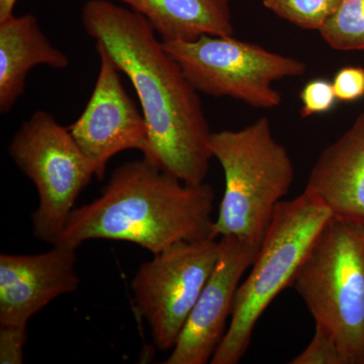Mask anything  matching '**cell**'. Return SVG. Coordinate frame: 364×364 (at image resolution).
<instances>
[{
  "mask_svg": "<svg viewBox=\"0 0 364 364\" xmlns=\"http://www.w3.org/2000/svg\"><path fill=\"white\" fill-rule=\"evenodd\" d=\"M82 23L135 88L149 129L144 158L184 183H205L212 132L198 91L149 21L107 0H88Z\"/></svg>",
  "mask_w": 364,
  "mask_h": 364,
  "instance_id": "obj_1",
  "label": "cell"
},
{
  "mask_svg": "<svg viewBox=\"0 0 364 364\" xmlns=\"http://www.w3.org/2000/svg\"><path fill=\"white\" fill-rule=\"evenodd\" d=\"M214 200L205 182L184 183L145 158L126 162L100 198L72 210L56 245L77 250L92 239L127 241L155 255L178 242L217 239Z\"/></svg>",
  "mask_w": 364,
  "mask_h": 364,
  "instance_id": "obj_2",
  "label": "cell"
},
{
  "mask_svg": "<svg viewBox=\"0 0 364 364\" xmlns=\"http://www.w3.org/2000/svg\"><path fill=\"white\" fill-rule=\"evenodd\" d=\"M210 148L225 176L215 236L235 237L260 248L294 182L287 148L275 140L265 117L241 130L212 133Z\"/></svg>",
  "mask_w": 364,
  "mask_h": 364,
  "instance_id": "obj_3",
  "label": "cell"
},
{
  "mask_svg": "<svg viewBox=\"0 0 364 364\" xmlns=\"http://www.w3.org/2000/svg\"><path fill=\"white\" fill-rule=\"evenodd\" d=\"M332 215L323 200L306 191L279 203L250 273L237 291L231 324L210 363H240L261 316L277 294L293 286L299 267Z\"/></svg>",
  "mask_w": 364,
  "mask_h": 364,
  "instance_id": "obj_4",
  "label": "cell"
},
{
  "mask_svg": "<svg viewBox=\"0 0 364 364\" xmlns=\"http://www.w3.org/2000/svg\"><path fill=\"white\" fill-rule=\"evenodd\" d=\"M293 287L316 324L334 335L345 364H364V223L332 215Z\"/></svg>",
  "mask_w": 364,
  "mask_h": 364,
  "instance_id": "obj_5",
  "label": "cell"
},
{
  "mask_svg": "<svg viewBox=\"0 0 364 364\" xmlns=\"http://www.w3.org/2000/svg\"><path fill=\"white\" fill-rule=\"evenodd\" d=\"M9 152L39 195V207L33 215V235L56 245L76 200L95 176L92 164L68 127L44 111L36 112L21 124Z\"/></svg>",
  "mask_w": 364,
  "mask_h": 364,
  "instance_id": "obj_6",
  "label": "cell"
},
{
  "mask_svg": "<svg viewBox=\"0 0 364 364\" xmlns=\"http://www.w3.org/2000/svg\"><path fill=\"white\" fill-rule=\"evenodd\" d=\"M162 43L198 92L233 97L255 109L279 107L282 95L272 83L306 71L301 60L234 37L203 35L191 42Z\"/></svg>",
  "mask_w": 364,
  "mask_h": 364,
  "instance_id": "obj_7",
  "label": "cell"
},
{
  "mask_svg": "<svg viewBox=\"0 0 364 364\" xmlns=\"http://www.w3.org/2000/svg\"><path fill=\"white\" fill-rule=\"evenodd\" d=\"M220 255V240L181 241L139 267L132 291L159 350L176 346Z\"/></svg>",
  "mask_w": 364,
  "mask_h": 364,
  "instance_id": "obj_8",
  "label": "cell"
},
{
  "mask_svg": "<svg viewBox=\"0 0 364 364\" xmlns=\"http://www.w3.org/2000/svg\"><path fill=\"white\" fill-rule=\"evenodd\" d=\"M95 47L100 62L97 82L85 111L68 129L102 181L114 155L138 150L145 156L150 139L143 112L124 90L121 71L102 45Z\"/></svg>",
  "mask_w": 364,
  "mask_h": 364,
  "instance_id": "obj_9",
  "label": "cell"
},
{
  "mask_svg": "<svg viewBox=\"0 0 364 364\" xmlns=\"http://www.w3.org/2000/svg\"><path fill=\"white\" fill-rule=\"evenodd\" d=\"M221 255L165 364L210 363L227 332L235 296L259 248L235 237H221Z\"/></svg>",
  "mask_w": 364,
  "mask_h": 364,
  "instance_id": "obj_10",
  "label": "cell"
},
{
  "mask_svg": "<svg viewBox=\"0 0 364 364\" xmlns=\"http://www.w3.org/2000/svg\"><path fill=\"white\" fill-rule=\"evenodd\" d=\"M76 249L54 245L40 254L0 255V325L28 326L55 299L74 293Z\"/></svg>",
  "mask_w": 364,
  "mask_h": 364,
  "instance_id": "obj_11",
  "label": "cell"
},
{
  "mask_svg": "<svg viewBox=\"0 0 364 364\" xmlns=\"http://www.w3.org/2000/svg\"><path fill=\"white\" fill-rule=\"evenodd\" d=\"M305 191L323 200L333 215L364 223V112L321 153Z\"/></svg>",
  "mask_w": 364,
  "mask_h": 364,
  "instance_id": "obj_12",
  "label": "cell"
},
{
  "mask_svg": "<svg viewBox=\"0 0 364 364\" xmlns=\"http://www.w3.org/2000/svg\"><path fill=\"white\" fill-rule=\"evenodd\" d=\"M65 69L68 57L41 30L33 14L0 21V112L7 114L23 95L26 76L33 67Z\"/></svg>",
  "mask_w": 364,
  "mask_h": 364,
  "instance_id": "obj_13",
  "label": "cell"
},
{
  "mask_svg": "<svg viewBox=\"0 0 364 364\" xmlns=\"http://www.w3.org/2000/svg\"><path fill=\"white\" fill-rule=\"evenodd\" d=\"M146 18L162 42L233 37L230 0H119Z\"/></svg>",
  "mask_w": 364,
  "mask_h": 364,
  "instance_id": "obj_14",
  "label": "cell"
},
{
  "mask_svg": "<svg viewBox=\"0 0 364 364\" xmlns=\"http://www.w3.org/2000/svg\"><path fill=\"white\" fill-rule=\"evenodd\" d=\"M318 32L337 51L364 50V0H342L338 9Z\"/></svg>",
  "mask_w": 364,
  "mask_h": 364,
  "instance_id": "obj_15",
  "label": "cell"
},
{
  "mask_svg": "<svg viewBox=\"0 0 364 364\" xmlns=\"http://www.w3.org/2000/svg\"><path fill=\"white\" fill-rule=\"evenodd\" d=\"M263 6L293 25L320 31L338 9L342 0H263Z\"/></svg>",
  "mask_w": 364,
  "mask_h": 364,
  "instance_id": "obj_16",
  "label": "cell"
},
{
  "mask_svg": "<svg viewBox=\"0 0 364 364\" xmlns=\"http://www.w3.org/2000/svg\"><path fill=\"white\" fill-rule=\"evenodd\" d=\"M289 364H345V359L334 335L322 325L316 324L310 344Z\"/></svg>",
  "mask_w": 364,
  "mask_h": 364,
  "instance_id": "obj_17",
  "label": "cell"
},
{
  "mask_svg": "<svg viewBox=\"0 0 364 364\" xmlns=\"http://www.w3.org/2000/svg\"><path fill=\"white\" fill-rule=\"evenodd\" d=\"M299 97L301 102V117L331 112L338 102L332 82L324 78L313 79L306 82Z\"/></svg>",
  "mask_w": 364,
  "mask_h": 364,
  "instance_id": "obj_18",
  "label": "cell"
},
{
  "mask_svg": "<svg viewBox=\"0 0 364 364\" xmlns=\"http://www.w3.org/2000/svg\"><path fill=\"white\" fill-rule=\"evenodd\" d=\"M337 100L353 102L364 97V67L346 66L339 69L332 81Z\"/></svg>",
  "mask_w": 364,
  "mask_h": 364,
  "instance_id": "obj_19",
  "label": "cell"
},
{
  "mask_svg": "<svg viewBox=\"0 0 364 364\" xmlns=\"http://www.w3.org/2000/svg\"><path fill=\"white\" fill-rule=\"evenodd\" d=\"M28 326L0 325V363L21 364Z\"/></svg>",
  "mask_w": 364,
  "mask_h": 364,
  "instance_id": "obj_20",
  "label": "cell"
},
{
  "mask_svg": "<svg viewBox=\"0 0 364 364\" xmlns=\"http://www.w3.org/2000/svg\"><path fill=\"white\" fill-rule=\"evenodd\" d=\"M18 0H0V21L14 16V6Z\"/></svg>",
  "mask_w": 364,
  "mask_h": 364,
  "instance_id": "obj_21",
  "label": "cell"
}]
</instances>
